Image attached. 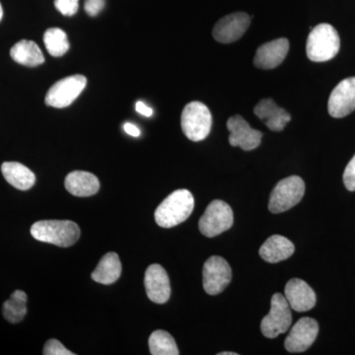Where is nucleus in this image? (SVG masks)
Returning a JSON list of instances; mask_svg holds the SVG:
<instances>
[{"instance_id": "f257e3e1", "label": "nucleus", "mask_w": 355, "mask_h": 355, "mask_svg": "<svg viewBox=\"0 0 355 355\" xmlns=\"http://www.w3.org/2000/svg\"><path fill=\"white\" fill-rule=\"evenodd\" d=\"M193 207L195 200L190 191H173L156 209V223L163 228L175 227L190 217Z\"/></svg>"}, {"instance_id": "f03ea898", "label": "nucleus", "mask_w": 355, "mask_h": 355, "mask_svg": "<svg viewBox=\"0 0 355 355\" xmlns=\"http://www.w3.org/2000/svg\"><path fill=\"white\" fill-rule=\"evenodd\" d=\"M31 235L40 242L67 248L78 241L80 228L70 220H41L33 224Z\"/></svg>"}, {"instance_id": "7ed1b4c3", "label": "nucleus", "mask_w": 355, "mask_h": 355, "mask_svg": "<svg viewBox=\"0 0 355 355\" xmlns=\"http://www.w3.org/2000/svg\"><path fill=\"white\" fill-rule=\"evenodd\" d=\"M340 48V39L335 28L330 24L317 25L307 39L306 53L310 60L324 62L333 60Z\"/></svg>"}, {"instance_id": "20e7f679", "label": "nucleus", "mask_w": 355, "mask_h": 355, "mask_svg": "<svg viewBox=\"0 0 355 355\" xmlns=\"http://www.w3.org/2000/svg\"><path fill=\"white\" fill-rule=\"evenodd\" d=\"M181 127L184 135L191 141H202L207 139L212 127L209 109L203 103H189L182 113Z\"/></svg>"}, {"instance_id": "39448f33", "label": "nucleus", "mask_w": 355, "mask_h": 355, "mask_svg": "<svg viewBox=\"0 0 355 355\" xmlns=\"http://www.w3.org/2000/svg\"><path fill=\"white\" fill-rule=\"evenodd\" d=\"M305 193V183L300 177L291 176L277 184L270 193L268 209L272 214H282L295 207Z\"/></svg>"}, {"instance_id": "423d86ee", "label": "nucleus", "mask_w": 355, "mask_h": 355, "mask_svg": "<svg viewBox=\"0 0 355 355\" xmlns=\"http://www.w3.org/2000/svg\"><path fill=\"white\" fill-rule=\"evenodd\" d=\"M234 222L232 209L223 200H216L209 203L198 222L202 235L212 238L220 235L232 227Z\"/></svg>"}, {"instance_id": "0eeeda50", "label": "nucleus", "mask_w": 355, "mask_h": 355, "mask_svg": "<svg viewBox=\"0 0 355 355\" xmlns=\"http://www.w3.org/2000/svg\"><path fill=\"white\" fill-rule=\"evenodd\" d=\"M270 311L261 323V331L266 338H275L286 333L292 324L291 308L286 296L273 294Z\"/></svg>"}, {"instance_id": "6e6552de", "label": "nucleus", "mask_w": 355, "mask_h": 355, "mask_svg": "<svg viewBox=\"0 0 355 355\" xmlns=\"http://www.w3.org/2000/svg\"><path fill=\"white\" fill-rule=\"evenodd\" d=\"M87 85V79L81 74L65 77L53 84L46 95L48 106L62 109L70 106Z\"/></svg>"}, {"instance_id": "1a4fd4ad", "label": "nucleus", "mask_w": 355, "mask_h": 355, "mask_svg": "<svg viewBox=\"0 0 355 355\" xmlns=\"http://www.w3.org/2000/svg\"><path fill=\"white\" fill-rule=\"evenodd\" d=\"M202 277L205 291L209 295H217L230 284L232 270L221 257H210L203 266Z\"/></svg>"}, {"instance_id": "9d476101", "label": "nucleus", "mask_w": 355, "mask_h": 355, "mask_svg": "<svg viewBox=\"0 0 355 355\" xmlns=\"http://www.w3.org/2000/svg\"><path fill=\"white\" fill-rule=\"evenodd\" d=\"M251 24V17L244 12H235L224 16L214 26L212 36L221 44L238 41Z\"/></svg>"}, {"instance_id": "9b49d317", "label": "nucleus", "mask_w": 355, "mask_h": 355, "mask_svg": "<svg viewBox=\"0 0 355 355\" xmlns=\"http://www.w3.org/2000/svg\"><path fill=\"white\" fill-rule=\"evenodd\" d=\"M355 110V77L340 81L331 91L328 111L333 118L349 116Z\"/></svg>"}, {"instance_id": "f8f14e48", "label": "nucleus", "mask_w": 355, "mask_h": 355, "mask_svg": "<svg viewBox=\"0 0 355 355\" xmlns=\"http://www.w3.org/2000/svg\"><path fill=\"white\" fill-rule=\"evenodd\" d=\"M319 324L312 318H302L292 327L284 347L289 352H306L316 340Z\"/></svg>"}, {"instance_id": "ddd939ff", "label": "nucleus", "mask_w": 355, "mask_h": 355, "mask_svg": "<svg viewBox=\"0 0 355 355\" xmlns=\"http://www.w3.org/2000/svg\"><path fill=\"white\" fill-rule=\"evenodd\" d=\"M227 128L230 132L229 144L231 146H239L243 150L251 151L260 146L263 133L250 127L239 114L228 119Z\"/></svg>"}, {"instance_id": "4468645a", "label": "nucleus", "mask_w": 355, "mask_h": 355, "mask_svg": "<svg viewBox=\"0 0 355 355\" xmlns=\"http://www.w3.org/2000/svg\"><path fill=\"white\" fill-rule=\"evenodd\" d=\"M147 297L157 304H164L171 296L170 279L164 268L158 263L147 268L144 277Z\"/></svg>"}, {"instance_id": "2eb2a0df", "label": "nucleus", "mask_w": 355, "mask_h": 355, "mask_svg": "<svg viewBox=\"0 0 355 355\" xmlns=\"http://www.w3.org/2000/svg\"><path fill=\"white\" fill-rule=\"evenodd\" d=\"M289 51V41L286 38L275 40L263 44L254 55V67L261 69H272L279 67Z\"/></svg>"}, {"instance_id": "dca6fc26", "label": "nucleus", "mask_w": 355, "mask_h": 355, "mask_svg": "<svg viewBox=\"0 0 355 355\" xmlns=\"http://www.w3.org/2000/svg\"><path fill=\"white\" fill-rule=\"evenodd\" d=\"M287 302L296 312H307L315 307L316 294L304 280L292 279L286 284L284 291Z\"/></svg>"}, {"instance_id": "f3484780", "label": "nucleus", "mask_w": 355, "mask_h": 355, "mask_svg": "<svg viewBox=\"0 0 355 355\" xmlns=\"http://www.w3.org/2000/svg\"><path fill=\"white\" fill-rule=\"evenodd\" d=\"M254 113L272 132H282L291 121V114L270 98L261 100L254 107Z\"/></svg>"}, {"instance_id": "a211bd4d", "label": "nucleus", "mask_w": 355, "mask_h": 355, "mask_svg": "<svg viewBox=\"0 0 355 355\" xmlns=\"http://www.w3.org/2000/svg\"><path fill=\"white\" fill-rule=\"evenodd\" d=\"M65 189L76 197H91L100 190V182L92 173L73 171L65 178Z\"/></svg>"}, {"instance_id": "6ab92c4d", "label": "nucleus", "mask_w": 355, "mask_h": 355, "mask_svg": "<svg viewBox=\"0 0 355 355\" xmlns=\"http://www.w3.org/2000/svg\"><path fill=\"white\" fill-rule=\"evenodd\" d=\"M295 251L293 243L282 235L270 236L260 248V256L263 261L277 263L287 260Z\"/></svg>"}, {"instance_id": "aec40b11", "label": "nucleus", "mask_w": 355, "mask_h": 355, "mask_svg": "<svg viewBox=\"0 0 355 355\" xmlns=\"http://www.w3.org/2000/svg\"><path fill=\"white\" fill-rule=\"evenodd\" d=\"M1 172L4 179L17 190H30L36 182L34 173L21 163L4 162L1 165Z\"/></svg>"}, {"instance_id": "412c9836", "label": "nucleus", "mask_w": 355, "mask_h": 355, "mask_svg": "<svg viewBox=\"0 0 355 355\" xmlns=\"http://www.w3.org/2000/svg\"><path fill=\"white\" fill-rule=\"evenodd\" d=\"M121 273V263L118 254L108 253L102 257L91 277L98 284L109 286L120 279Z\"/></svg>"}, {"instance_id": "4be33fe9", "label": "nucleus", "mask_w": 355, "mask_h": 355, "mask_svg": "<svg viewBox=\"0 0 355 355\" xmlns=\"http://www.w3.org/2000/svg\"><path fill=\"white\" fill-rule=\"evenodd\" d=\"M14 62L25 67H35L44 64V57L38 44L28 40H21L10 51Z\"/></svg>"}, {"instance_id": "5701e85b", "label": "nucleus", "mask_w": 355, "mask_h": 355, "mask_svg": "<svg viewBox=\"0 0 355 355\" xmlns=\"http://www.w3.org/2000/svg\"><path fill=\"white\" fill-rule=\"evenodd\" d=\"M27 294L24 291H15L4 302L2 313L9 323L17 324L23 321L27 314Z\"/></svg>"}, {"instance_id": "b1692460", "label": "nucleus", "mask_w": 355, "mask_h": 355, "mask_svg": "<svg viewBox=\"0 0 355 355\" xmlns=\"http://www.w3.org/2000/svg\"><path fill=\"white\" fill-rule=\"evenodd\" d=\"M149 349L153 355H178L179 349L174 338L168 331L157 330L148 340Z\"/></svg>"}, {"instance_id": "393cba45", "label": "nucleus", "mask_w": 355, "mask_h": 355, "mask_svg": "<svg viewBox=\"0 0 355 355\" xmlns=\"http://www.w3.org/2000/svg\"><path fill=\"white\" fill-rule=\"evenodd\" d=\"M44 43L49 53L53 57H62L69 50V42L64 30L51 28L44 35Z\"/></svg>"}, {"instance_id": "a878e982", "label": "nucleus", "mask_w": 355, "mask_h": 355, "mask_svg": "<svg viewBox=\"0 0 355 355\" xmlns=\"http://www.w3.org/2000/svg\"><path fill=\"white\" fill-rule=\"evenodd\" d=\"M43 354L44 355H73V352L65 349L60 340L51 338L44 345Z\"/></svg>"}, {"instance_id": "bb28decb", "label": "nucleus", "mask_w": 355, "mask_h": 355, "mask_svg": "<svg viewBox=\"0 0 355 355\" xmlns=\"http://www.w3.org/2000/svg\"><path fill=\"white\" fill-rule=\"evenodd\" d=\"M55 8L62 15H76L79 9V0H55Z\"/></svg>"}, {"instance_id": "cd10ccee", "label": "nucleus", "mask_w": 355, "mask_h": 355, "mask_svg": "<svg viewBox=\"0 0 355 355\" xmlns=\"http://www.w3.org/2000/svg\"><path fill=\"white\" fill-rule=\"evenodd\" d=\"M343 183H345V188L347 190L350 191H355V155L350 160L347 168H345V173H343Z\"/></svg>"}, {"instance_id": "c85d7f7f", "label": "nucleus", "mask_w": 355, "mask_h": 355, "mask_svg": "<svg viewBox=\"0 0 355 355\" xmlns=\"http://www.w3.org/2000/svg\"><path fill=\"white\" fill-rule=\"evenodd\" d=\"M106 0H85L84 9L91 17H95L104 9Z\"/></svg>"}, {"instance_id": "c756f323", "label": "nucleus", "mask_w": 355, "mask_h": 355, "mask_svg": "<svg viewBox=\"0 0 355 355\" xmlns=\"http://www.w3.org/2000/svg\"><path fill=\"white\" fill-rule=\"evenodd\" d=\"M135 110H137V113L142 114V116H147V118H149V116L153 114V110L151 109L150 107L146 106V105L141 101L137 102V104H135Z\"/></svg>"}, {"instance_id": "7c9ffc66", "label": "nucleus", "mask_w": 355, "mask_h": 355, "mask_svg": "<svg viewBox=\"0 0 355 355\" xmlns=\"http://www.w3.org/2000/svg\"><path fill=\"white\" fill-rule=\"evenodd\" d=\"M123 130L125 132L130 135V137H139L140 135L139 128L137 127V125H133V123H127L123 125Z\"/></svg>"}, {"instance_id": "2f4dec72", "label": "nucleus", "mask_w": 355, "mask_h": 355, "mask_svg": "<svg viewBox=\"0 0 355 355\" xmlns=\"http://www.w3.org/2000/svg\"><path fill=\"white\" fill-rule=\"evenodd\" d=\"M218 355H238V354H236V352H220V354H218Z\"/></svg>"}, {"instance_id": "473e14b6", "label": "nucleus", "mask_w": 355, "mask_h": 355, "mask_svg": "<svg viewBox=\"0 0 355 355\" xmlns=\"http://www.w3.org/2000/svg\"><path fill=\"white\" fill-rule=\"evenodd\" d=\"M2 16H3V9H2L1 3H0V21L2 19Z\"/></svg>"}]
</instances>
